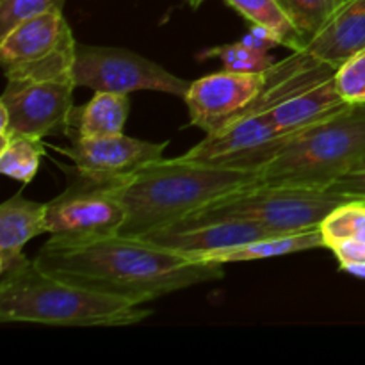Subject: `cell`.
<instances>
[{
  "instance_id": "ba28073f",
  "label": "cell",
  "mask_w": 365,
  "mask_h": 365,
  "mask_svg": "<svg viewBox=\"0 0 365 365\" xmlns=\"http://www.w3.org/2000/svg\"><path fill=\"white\" fill-rule=\"evenodd\" d=\"M75 86L93 91L121 93L160 91L184 98L191 82L177 77L160 64L114 46H93L77 43L73 66Z\"/></svg>"
},
{
  "instance_id": "ac0fdd59",
  "label": "cell",
  "mask_w": 365,
  "mask_h": 365,
  "mask_svg": "<svg viewBox=\"0 0 365 365\" xmlns=\"http://www.w3.org/2000/svg\"><path fill=\"white\" fill-rule=\"evenodd\" d=\"M316 248H327L321 227L312 228V230L296 232V234L271 235V237L252 241L248 245L230 250V252L221 253V255L214 257L212 260L221 264H234L246 262V260H262L273 259V257L292 255V253L309 252V250Z\"/></svg>"
},
{
  "instance_id": "8992f818",
  "label": "cell",
  "mask_w": 365,
  "mask_h": 365,
  "mask_svg": "<svg viewBox=\"0 0 365 365\" xmlns=\"http://www.w3.org/2000/svg\"><path fill=\"white\" fill-rule=\"evenodd\" d=\"M77 41L63 9L36 14L0 38L7 81H73Z\"/></svg>"
},
{
  "instance_id": "cb8c5ba5",
  "label": "cell",
  "mask_w": 365,
  "mask_h": 365,
  "mask_svg": "<svg viewBox=\"0 0 365 365\" xmlns=\"http://www.w3.org/2000/svg\"><path fill=\"white\" fill-rule=\"evenodd\" d=\"M335 86L349 106H365V48L335 70Z\"/></svg>"
},
{
  "instance_id": "603a6c76",
  "label": "cell",
  "mask_w": 365,
  "mask_h": 365,
  "mask_svg": "<svg viewBox=\"0 0 365 365\" xmlns=\"http://www.w3.org/2000/svg\"><path fill=\"white\" fill-rule=\"evenodd\" d=\"M210 57L221 59L225 70L241 71V73H260L267 71L274 64V59L269 53L250 48L242 41L214 46L200 53L198 59H210Z\"/></svg>"
},
{
  "instance_id": "7a4b0ae2",
  "label": "cell",
  "mask_w": 365,
  "mask_h": 365,
  "mask_svg": "<svg viewBox=\"0 0 365 365\" xmlns=\"http://www.w3.org/2000/svg\"><path fill=\"white\" fill-rule=\"evenodd\" d=\"M259 184H262L260 171L228 170L184 157H163L118 189L127 212L120 235L143 237L192 216L225 196Z\"/></svg>"
},
{
  "instance_id": "44dd1931",
  "label": "cell",
  "mask_w": 365,
  "mask_h": 365,
  "mask_svg": "<svg viewBox=\"0 0 365 365\" xmlns=\"http://www.w3.org/2000/svg\"><path fill=\"white\" fill-rule=\"evenodd\" d=\"M324 245L334 248L339 242L359 241L365 242V202L351 200L337 207L327 220L321 223Z\"/></svg>"
},
{
  "instance_id": "9c48e42d",
  "label": "cell",
  "mask_w": 365,
  "mask_h": 365,
  "mask_svg": "<svg viewBox=\"0 0 365 365\" xmlns=\"http://www.w3.org/2000/svg\"><path fill=\"white\" fill-rule=\"evenodd\" d=\"M284 132L269 113H253L232 121L185 152L184 159L228 170L260 171L298 134Z\"/></svg>"
},
{
  "instance_id": "5bb4252c",
  "label": "cell",
  "mask_w": 365,
  "mask_h": 365,
  "mask_svg": "<svg viewBox=\"0 0 365 365\" xmlns=\"http://www.w3.org/2000/svg\"><path fill=\"white\" fill-rule=\"evenodd\" d=\"M364 48L365 0H344L303 50L337 70L346 59Z\"/></svg>"
},
{
  "instance_id": "6da1fadb",
  "label": "cell",
  "mask_w": 365,
  "mask_h": 365,
  "mask_svg": "<svg viewBox=\"0 0 365 365\" xmlns=\"http://www.w3.org/2000/svg\"><path fill=\"white\" fill-rule=\"evenodd\" d=\"M32 260L52 277L135 305L225 277V264L120 234L93 241L50 237Z\"/></svg>"
},
{
  "instance_id": "3957f363",
  "label": "cell",
  "mask_w": 365,
  "mask_h": 365,
  "mask_svg": "<svg viewBox=\"0 0 365 365\" xmlns=\"http://www.w3.org/2000/svg\"><path fill=\"white\" fill-rule=\"evenodd\" d=\"M143 305L81 287L21 260L0 273V321L46 327H130L152 316Z\"/></svg>"
},
{
  "instance_id": "8fae6325",
  "label": "cell",
  "mask_w": 365,
  "mask_h": 365,
  "mask_svg": "<svg viewBox=\"0 0 365 365\" xmlns=\"http://www.w3.org/2000/svg\"><path fill=\"white\" fill-rule=\"evenodd\" d=\"M266 81V71L241 73L223 70L191 82L184 96L191 125L205 134L221 130L252 107Z\"/></svg>"
},
{
  "instance_id": "d4e9b609",
  "label": "cell",
  "mask_w": 365,
  "mask_h": 365,
  "mask_svg": "<svg viewBox=\"0 0 365 365\" xmlns=\"http://www.w3.org/2000/svg\"><path fill=\"white\" fill-rule=\"evenodd\" d=\"M66 0H0V38L36 14L63 9Z\"/></svg>"
},
{
  "instance_id": "484cf974",
  "label": "cell",
  "mask_w": 365,
  "mask_h": 365,
  "mask_svg": "<svg viewBox=\"0 0 365 365\" xmlns=\"http://www.w3.org/2000/svg\"><path fill=\"white\" fill-rule=\"evenodd\" d=\"M328 191L335 195L346 196L349 200H364L365 202V160L356 164L353 170L342 175L328 187Z\"/></svg>"
},
{
  "instance_id": "f1b7e54d",
  "label": "cell",
  "mask_w": 365,
  "mask_h": 365,
  "mask_svg": "<svg viewBox=\"0 0 365 365\" xmlns=\"http://www.w3.org/2000/svg\"><path fill=\"white\" fill-rule=\"evenodd\" d=\"M187 2H189V6L192 7V9H198V7L202 6V4L205 2V0H187Z\"/></svg>"
},
{
  "instance_id": "277c9868",
  "label": "cell",
  "mask_w": 365,
  "mask_h": 365,
  "mask_svg": "<svg viewBox=\"0 0 365 365\" xmlns=\"http://www.w3.org/2000/svg\"><path fill=\"white\" fill-rule=\"evenodd\" d=\"M365 160V106L348 109L302 128L260 170L266 185L328 189Z\"/></svg>"
},
{
  "instance_id": "52a82bcc",
  "label": "cell",
  "mask_w": 365,
  "mask_h": 365,
  "mask_svg": "<svg viewBox=\"0 0 365 365\" xmlns=\"http://www.w3.org/2000/svg\"><path fill=\"white\" fill-rule=\"evenodd\" d=\"M66 173V189L46 202V232L50 237L93 241L120 234L127 216L118 192L121 182L95 180L78 173L73 166Z\"/></svg>"
},
{
  "instance_id": "5b68a950",
  "label": "cell",
  "mask_w": 365,
  "mask_h": 365,
  "mask_svg": "<svg viewBox=\"0 0 365 365\" xmlns=\"http://www.w3.org/2000/svg\"><path fill=\"white\" fill-rule=\"evenodd\" d=\"M348 202L328 189L259 184L212 202L185 220H245L274 234H296L319 228Z\"/></svg>"
},
{
  "instance_id": "4316f807",
  "label": "cell",
  "mask_w": 365,
  "mask_h": 365,
  "mask_svg": "<svg viewBox=\"0 0 365 365\" xmlns=\"http://www.w3.org/2000/svg\"><path fill=\"white\" fill-rule=\"evenodd\" d=\"M241 41L245 43L250 48L260 50V52H269L274 46H280L282 41L277 34H274L271 29L264 27V25H255L252 24L250 31L246 32L241 38Z\"/></svg>"
},
{
  "instance_id": "e0dca14e",
  "label": "cell",
  "mask_w": 365,
  "mask_h": 365,
  "mask_svg": "<svg viewBox=\"0 0 365 365\" xmlns=\"http://www.w3.org/2000/svg\"><path fill=\"white\" fill-rule=\"evenodd\" d=\"M128 113H130L128 95L95 91V96L86 106L75 107L73 134L82 138L121 135Z\"/></svg>"
},
{
  "instance_id": "4fadbf2b",
  "label": "cell",
  "mask_w": 365,
  "mask_h": 365,
  "mask_svg": "<svg viewBox=\"0 0 365 365\" xmlns=\"http://www.w3.org/2000/svg\"><path fill=\"white\" fill-rule=\"evenodd\" d=\"M274 234L245 220H182L143 235V241L196 260H212L225 252Z\"/></svg>"
},
{
  "instance_id": "d6986e66",
  "label": "cell",
  "mask_w": 365,
  "mask_h": 365,
  "mask_svg": "<svg viewBox=\"0 0 365 365\" xmlns=\"http://www.w3.org/2000/svg\"><path fill=\"white\" fill-rule=\"evenodd\" d=\"M0 171L21 184H31L45 155V143L34 135L7 132L0 135Z\"/></svg>"
},
{
  "instance_id": "ffe728a7",
  "label": "cell",
  "mask_w": 365,
  "mask_h": 365,
  "mask_svg": "<svg viewBox=\"0 0 365 365\" xmlns=\"http://www.w3.org/2000/svg\"><path fill=\"white\" fill-rule=\"evenodd\" d=\"M225 2L232 9L237 11L241 16H245L250 24L271 29L280 38L282 46H287L292 52L303 50L305 46L302 34L294 27L287 13L282 9L278 0H225Z\"/></svg>"
},
{
  "instance_id": "83f0119b",
  "label": "cell",
  "mask_w": 365,
  "mask_h": 365,
  "mask_svg": "<svg viewBox=\"0 0 365 365\" xmlns=\"http://www.w3.org/2000/svg\"><path fill=\"white\" fill-rule=\"evenodd\" d=\"M341 269L348 271V273L355 274V277L364 278V280H365V260H364V262H348V264H341Z\"/></svg>"
},
{
  "instance_id": "7402d4cb",
  "label": "cell",
  "mask_w": 365,
  "mask_h": 365,
  "mask_svg": "<svg viewBox=\"0 0 365 365\" xmlns=\"http://www.w3.org/2000/svg\"><path fill=\"white\" fill-rule=\"evenodd\" d=\"M278 2L307 45L324 27V24L344 0H278Z\"/></svg>"
},
{
  "instance_id": "7c38bea8",
  "label": "cell",
  "mask_w": 365,
  "mask_h": 365,
  "mask_svg": "<svg viewBox=\"0 0 365 365\" xmlns=\"http://www.w3.org/2000/svg\"><path fill=\"white\" fill-rule=\"evenodd\" d=\"M168 141L152 143L128 135L82 138L71 135L68 148H56L71 160L78 173L95 180L127 182L138 171L163 159Z\"/></svg>"
},
{
  "instance_id": "30bf717a",
  "label": "cell",
  "mask_w": 365,
  "mask_h": 365,
  "mask_svg": "<svg viewBox=\"0 0 365 365\" xmlns=\"http://www.w3.org/2000/svg\"><path fill=\"white\" fill-rule=\"evenodd\" d=\"M75 82L7 81L0 98V135L7 132L46 138L73 134Z\"/></svg>"
},
{
  "instance_id": "2e32d148",
  "label": "cell",
  "mask_w": 365,
  "mask_h": 365,
  "mask_svg": "<svg viewBox=\"0 0 365 365\" xmlns=\"http://www.w3.org/2000/svg\"><path fill=\"white\" fill-rule=\"evenodd\" d=\"M348 107L349 103H346L339 95L334 75L317 82L299 95L278 103L274 109L269 110V116L284 132H296L319 123Z\"/></svg>"
},
{
  "instance_id": "9a60e30c",
  "label": "cell",
  "mask_w": 365,
  "mask_h": 365,
  "mask_svg": "<svg viewBox=\"0 0 365 365\" xmlns=\"http://www.w3.org/2000/svg\"><path fill=\"white\" fill-rule=\"evenodd\" d=\"M46 232V203L32 202L18 195L0 205V273L27 257L24 246Z\"/></svg>"
}]
</instances>
